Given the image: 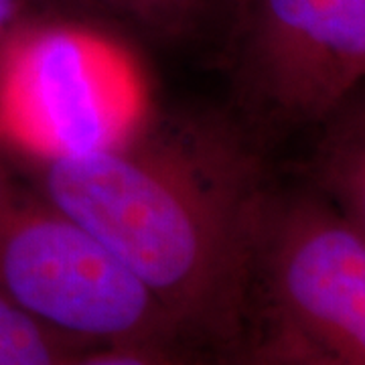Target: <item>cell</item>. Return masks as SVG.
Instances as JSON below:
<instances>
[{"mask_svg":"<svg viewBox=\"0 0 365 365\" xmlns=\"http://www.w3.org/2000/svg\"><path fill=\"white\" fill-rule=\"evenodd\" d=\"M361 88H365V83H364V86H361Z\"/></svg>","mask_w":365,"mask_h":365,"instance_id":"cell-13","label":"cell"},{"mask_svg":"<svg viewBox=\"0 0 365 365\" xmlns=\"http://www.w3.org/2000/svg\"><path fill=\"white\" fill-rule=\"evenodd\" d=\"M0 297L86 349L191 345L128 268L2 157Z\"/></svg>","mask_w":365,"mask_h":365,"instance_id":"cell-2","label":"cell"},{"mask_svg":"<svg viewBox=\"0 0 365 365\" xmlns=\"http://www.w3.org/2000/svg\"><path fill=\"white\" fill-rule=\"evenodd\" d=\"M311 169L319 195L365 235V88L325 122Z\"/></svg>","mask_w":365,"mask_h":365,"instance_id":"cell-6","label":"cell"},{"mask_svg":"<svg viewBox=\"0 0 365 365\" xmlns=\"http://www.w3.org/2000/svg\"><path fill=\"white\" fill-rule=\"evenodd\" d=\"M11 165L128 268L191 345L217 353L248 337L270 193L230 134L146 120L93 153Z\"/></svg>","mask_w":365,"mask_h":365,"instance_id":"cell-1","label":"cell"},{"mask_svg":"<svg viewBox=\"0 0 365 365\" xmlns=\"http://www.w3.org/2000/svg\"><path fill=\"white\" fill-rule=\"evenodd\" d=\"M148 120L132 55L91 26L21 19L0 31V157H76L128 138Z\"/></svg>","mask_w":365,"mask_h":365,"instance_id":"cell-3","label":"cell"},{"mask_svg":"<svg viewBox=\"0 0 365 365\" xmlns=\"http://www.w3.org/2000/svg\"><path fill=\"white\" fill-rule=\"evenodd\" d=\"M258 327H260L262 331H266L272 339H276V343L284 349L292 365H331L325 359H321L319 355H314L313 351H309L304 345H300L299 341L292 339L284 331H280V329H276L272 325H266L262 321H258Z\"/></svg>","mask_w":365,"mask_h":365,"instance_id":"cell-11","label":"cell"},{"mask_svg":"<svg viewBox=\"0 0 365 365\" xmlns=\"http://www.w3.org/2000/svg\"><path fill=\"white\" fill-rule=\"evenodd\" d=\"M235 57L264 124H325L365 83V0H240Z\"/></svg>","mask_w":365,"mask_h":365,"instance_id":"cell-5","label":"cell"},{"mask_svg":"<svg viewBox=\"0 0 365 365\" xmlns=\"http://www.w3.org/2000/svg\"><path fill=\"white\" fill-rule=\"evenodd\" d=\"M213 353L191 345H104L79 353L66 365H209Z\"/></svg>","mask_w":365,"mask_h":365,"instance_id":"cell-9","label":"cell"},{"mask_svg":"<svg viewBox=\"0 0 365 365\" xmlns=\"http://www.w3.org/2000/svg\"><path fill=\"white\" fill-rule=\"evenodd\" d=\"M21 0H0V31L19 16Z\"/></svg>","mask_w":365,"mask_h":365,"instance_id":"cell-12","label":"cell"},{"mask_svg":"<svg viewBox=\"0 0 365 365\" xmlns=\"http://www.w3.org/2000/svg\"><path fill=\"white\" fill-rule=\"evenodd\" d=\"M254 319L331 365H365V235L323 195L266 199Z\"/></svg>","mask_w":365,"mask_h":365,"instance_id":"cell-4","label":"cell"},{"mask_svg":"<svg viewBox=\"0 0 365 365\" xmlns=\"http://www.w3.org/2000/svg\"><path fill=\"white\" fill-rule=\"evenodd\" d=\"M260 329V327H256ZM209 365H292L284 349L266 331H250L248 337L230 349L211 355Z\"/></svg>","mask_w":365,"mask_h":365,"instance_id":"cell-10","label":"cell"},{"mask_svg":"<svg viewBox=\"0 0 365 365\" xmlns=\"http://www.w3.org/2000/svg\"><path fill=\"white\" fill-rule=\"evenodd\" d=\"M160 37H185L205 21L213 0H98Z\"/></svg>","mask_w":365,"mask_h":365,"instance_id":"cell-8","label":"cell"},{"mask_svg":"<svg viewBox=\"0 0 365 365\" xmlns=\"http://www.w3.org/2000/svg\"><path fill=\"white\" fill-rule=\"evenodd\" d=\"M83 349L0 297V365H66Z\"/></svg>","mask_w":365,"mask_h":365,"instance_id":"cell-7","label":"cell"}]
</instances>
